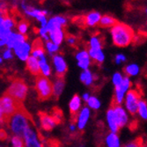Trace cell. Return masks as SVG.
<instances>
[{
    "mask_svg": "<svg viewBox=\"0 0 147 147\" xmlns=\"http://www.w3.org/2000/svg\"><path fill=\"white\" fill-rule=\"evenodd\" d=\"M30 121V115L22 106L14 114L9 117L7 124L13 136H18L22 138L25 130L31 126Z\"/></svg>",
    "mask_w": 147,
    "mask_h": 147,
    "instance_id": "6da1fadb",
    "label": "cell"
},
{
    "mask_svg": "<svg viewBox=\"0 0 147 147\" xmlns=\"http://www.w3.org/2000/svg\"><path fill=\"white\" fill-rule=\"evenodd\" d=\"M113 43L119 48L128 47L134 39V31L123 23H116L110 30Z\"/></svg>",
    "mask_w": 147,
    "mask_h": 147,
    "instance_id": "7a4b0ae2",
    "label": "cell"
},
{
    "mask_svg": "<svg viewBox=\"0 0 147 147\" xmlns=\"http://www.w3.org/2000/svg\"><path fill=\"white\" fill-rule=\"evenodd\" d=\"M28 92V87L22 79L13 80L7 89L6 94L19 102H23Z\"/></svg>",
    "mask_w": 147,
    "mask_h": 147,
    "instance_id": "3957f363",
    "label": "cell"
},
{
    "mask_svg": "<svg viewBox=\"0 0 147 147\" xmlns=\"http://www.w3.org/2000/svg\"><path fill=\"white\" fill-rule=\"evenodd\" d=\"M35 89L40 100H46L52 96V82L42 75L37 76L35 80Z\"/></svg>",
    "mask_w": 147,
    "mask_h": 147,
    "instance_id": "277c9868",
    "label": "cell"
},
{
    "mask_svg": "<svg viewBox=\"0 0 147 147\" xmlns=\"http://www.w3.org/2000/svg\"><path fill=\"white\" fill-rule=\"evenodd\" d=\"M23 106L22 102H19L13 100L7 94H5L0 98V109L3 111L7 120L11 115L14 114L20 108Z\"/></svg>",
    "mask_w": 147,
    "mask_h": 147,
    "instance_id": "5b68a950",
    "label": "cell"
},
{
    "mask_svg": "<svg viewBox=\"0 0 147 147\" xmlns=\"http://www.w3.org/2000/svg\"><path fill=\"white\" fill-rule=\"evenodd\" d=\"M141 100V94L136 89L129 90L124 97V106L125 110L129 112L131 115H135L138 111V102Z\"/></svg>",
    "mask_w": 147,
    "mask_h": 147,
    "instance_id": "8992f818",
    "label": "cell"
},
{
    "mask_svg": "<svg viewBox=\"0 0 147 147\" xmlns=\"http://www.w3.org/2000/svg\"><path fill=\"white\" fill-rule=\"evenodd\" d=\"M130 86H131L130 79L128 77H123L122 83L118 86L115 87V92L114 97V103L112 105H121L123 102L126 92L129 90Z\"/></svg>",
    "mask_w": 147,
    "mask_h": 147,
    "instance_id": "52a82bcc",
    "label": "cell"
},
{
    "mask_svg": "<svg viewBox=\"0 0 147 147\" xmlns=\"http://www.w3.org/2000/svg\"><path fill=\"white\" fill-rule=\"evenodd\" d=\"M22 138L25 147H44L38 137L37 132L31 126L25 130Z\"/></svg>",
    "mask_w": 147,
    "mask_h": 147,
    "instance_id": "ba28073f",
    "label": "cell"
},
{
    "mask_svg": "<svg viewBox=\"0 0 147 147\" xmlns=\"http://www.w3.org/2000/svg\"><path fill=\"white\" fill-rule=\"evenodd\" d=\"M22 9L24 10L26 14H28V16L36 19L40 23H41V28H43L47 25V14L48 11L46 10H40V9H35L32 8L30 6L26 5L25 3H22Z\"/></svg>",
    "mask_w": 147,
    "mask_h": 147,
    "instance_id": "9c48e42d",
    "label": "cell"
},
{
    "mask_svg": "<svg viewBox=\"0 0 147 147\" xmlns=\"http://www.w3.org/2000/svg\"><path fill=\"white\" fill-rule=\"evenodd\" d=\"M114 115L119 129L123 128L129 123V115L123 107L121 105H112Z\"/></svg>",
    "mask_w": 147,
    "mask_h": 147,
    "instance_id": "30bf717a",
    "label": "cell"
},
{
    "mask_svg": "<svg viewBox=\"0 0 147 147\" xmlns=\"http://www.w3.org/2000/svg\"><path fill=\"white\" fill-rule=\"evenodd\" d=\"M12 49H13V52H14V54L16 55V57L20 60L26 62L30 57L32 48H31V45L28 42H24L16 45Z\"/></svg>",
    "mask_w": 147,
    "mask_h": 147,
    "instance_id": "8fae6325",
    "label": "cell"
},
{
    "mask_svg": "<svg viewBox=\"0 0 147 147\" xmlns=\"http://www.w3.org/2000/svg\"><path fill=\"white\" fill-rule=\"evenodd\" d=\"M39 117L42 128L46 131H51L57 124H59L52 115L42 112L39 114Z\"/></svg>",
    "mask_w": 147,
    "mask_h": 147,
    "instance_id": "7c38bea8",
    "label": "cell"
},
{
    "mask_svg": "<svg viewBox=\"0 0 147 147\" xmlns=\"http://www.w3.org/2000/svg\"><path fill=\"white\" fill-rule=\"evenodd\" d=\"M53 64L56 70L57 77L63 78L66 71H67V63H66L64 58L61 55H55L53 56Z\"/></svg>",
    "mask_w": 147,
    "mask_h": 147,
    "instance_id": "4fadbf2b",
    "label": "cell"
},
{
    "mask_svg": "<svg viewBox=\"0 0 147 147\" xmlns=\"http://www.w3.org/2000/svg\"><path fill=\"white\" fill-rule=\"evenodd\" d=\"M90 109L87 108V107H84L83 109H81V110L79 111L77 119H76V122H77V128L79 130H83L88 121H89V118H90Z\"/></svg>",
    "mask_w": 147,
    "mask_h": 147,
    "instance_id": "5bb4252c",
    "label": "cell"
},
{
    "mask_svg": "<svg viewBox=\"0 0 147 147\" xmlns=\"http://www.w3.org/2000/svg\"><path fill=\"white\" fill-rule=\"evenodd\" d=\"M82 107V99L80 98L78 95H74L69 104V109H70V113H71V116L73 122H76L77 116L81 109Z\"/></svg>",
    "mask_w": 147,
    "mask_h": 147,
    "instance_id": "9a60e30c",
    "label": "cell"
},
{
    "mask_svg": "<svg viewBox=\"0 0 147 147\" xmlns=\"http://www.w3.org/2000/svg\"><path fill=\"white\" fill-rule=\"evenodd\" d=\"M66 23H67L66 18L63 16H54L47 21V25L45 26V28H47L48 32H50L52 30L62 28L64 25H66Z\"/></svg>",
    "mask_w": 147,
    "mask_h": 147,
    "instance_id": "2e32d148",
    "label": "cell"
},
{
    "mask_svg": "<svg viewBox=\"0 0 147 147\" xmlns=\"http://www.w3.org/2000/svg\"><path fill=\"white\" fill-rule=\"evenodd\" d=\"M76 59L79 68H81L83 71L89 70V67L91 65V58L86 50L78 51L76 55Z\"/></svg>",
    "mask_w": 147,
    "mask_h": 147,
    "instance_id": "e0dca14e",
    "label": "cell"
},
{
    "mask_svg": "<svg viewBox=\"0 0 147 147\" xmlns=\"http://www.w3.org/2000/svg\"><path fill=\"white\" fill-rule=\"evenodd\" d=\"M26 38L25 35L11 31L6 39V47H7V49H12L16 45H18L21 42H26Z\"/></svg>",
    "mask_w": 147,
    "mask_h": 147,
    "instance_id": "ac0fdd59",
    "label": "cell"
},
{
    "mask_svg": "<svg viewBox=\"0 0 147 147\" xmlns=\"http://www.w3.org/2000/svg\"><path fill=\"white\" fill-rule=\"evenodd\" d=\"M31 56L40 59L43 57H45V50H44V47L43 44L42 42V41L40 39H36L35 41L33 42V44L31 45Z\"/></svg>",
    "mask_w": 147,
    "mask_h": 147,
    "instance_id": "d6986e66",
    "label": "cell"
},
{
    "mask_svg": "<svg viewBox=\"0 0 147 147\" xmlns=\"http://www.w3.org/2000/svg\"><path fill=\"white\" fill-rule=\"evenodd\" d=\"M26 69L28 71L33 74L34 76H40L41 75V71H40V66H39V61L37 58L30 56L28 60L26 61Z\"/></svg>",
    "mask_w": 147,
    "mask_h": 147,
    "instance_id": "ffe728a7",
    "label": "cell"
},
{
    "mask_svg": "<svg viewBox=\"0 0 147 147\" xmlns=\"http://www.w3.org/2000/svg\"><path fill=\"white\" fill-rule=\"evenodd\" d=\"M64 88V78L57 77L52 83V95L58 98L63 91Z\"/></svg>",
    "mask_w": 147,
    "mask_h": 147,
    "instance_id": "44dd1931",
    "label": "cell"
},
{
    "mask_svg": "<svg viewBox=\"0 0 147 147\" xmlns=\"http://www.w3.org/2000/svg\"><path fill=\"white\" fill-rule=\"evenodd\" d=\"M107 123H108V126H109V129L110 132L116 133V134H117L120 129L117 126L112 107H110V108L108 109V111H107Z\"/></svg>",
    "mask_w": 147,
    "mask_h": 147,
    "instance_id": "7402d4cb",
    "label": "cell"
},
{
    "mask_svg": "<svg viewBox=\"0 0 147 147\" xmlns=\"http://www.w3.org/2000/svg\"><path fill=\"white\" fill-rule=\"evenodd\" d=\"M49 41L55 43L57 45H60L64 39V32L62 28L59 29H55L49 32Z\"/></svg>",
    "mask_w": 147,
    "mask_h": 147,
    "instance_id": "603a6c76",
    "label": "cell"
},
{
    "mask_svg": "<svg viewBox=\"0 0 147 147\" xmlns=\"http://www.w3.org/2000/svg\"><path fill=\"white\" fill-rule=\"evenodd\" d=\"M105 144L107 147H121V141L118 134L110 132L106 136Z\"/></svg>",
    "mask_w": 147,
    "mask_h": 147,
    "instance_id": "cb8c5ba5",
    "label": "cell"
},
{
    "mask_svg": "<svg viewBox=\"0 0 147 147\" xmlns=\"http://www.w3.org/2000/svg\"><path fill=\"white\" fill-rule=\"evenodd\" d=\"M101 18V14L98 11H92L86 17V24L89 26H94L99 24L100 20Z\"/></svg>",
    "mask_w": 147,
    "mask_h": 147,
    "instance_id": "d4e9b609",
    "label": "cell"
},
{
    "mask_svg": "<svg viewBox=\"0 0 147 147\" xmlns=\"http://www.w3.org/2000/svg\"><path fill=\"white\" fill-rule=\"evenodd\" d=\"M88 55L91 59L94 60L98 63H102L105 60V55L102 51V49H88Z\"/></svg>",
    "mask_w": 147,
    "mask_h": 147,
    "instance_id": "484cf974",
    "label": "cell"
},
{
    "mask_svg": "<svg viewBox=\"0 0 147 147\" xmlns=\"http://www.w3.org/2000/svg\"><path fill=\"white\" fill-rule=\"evenodd\" d=\"M39 61V66H40V71L42 73V76L48 78L51 75V67L48 63V61L45 57L38 59Z\"/></svg>",
    "mask_w": 147,
    "mask_h": 147,
    "instance_id": "4316f807",
    "label": "cell"
},
{
    "mask_svg": "<svg viewBox=\"0 0 147 147\" xmlns=\"http://www.w3.org/2000/svg\"><path fill=\"white\" fill-rule=\"evenodd\" d=\"M116 23H117L116 20L109 15L101 16L100 22H99L100 26H102V28H112V26L114 25H115Z\"/></svg>",
    "mask_w": 147,
    "mask_h": 147,
    "instance_id": "83f0119b",
    "label": "cell"
},
{
    "mask_svg": "<svg viewBox=\"0 0 147 147\" xmlns=\"http://www.w3.org/2000/svg\"><path fill=\"white\" fill-rule=\"evenodd\" d=\"M124 72L126 74V77H135L139 74L140 68L139 66L136 63H130L128 64L124 68Z\"/></svg>",
    "mask_w": 147,
    "mask_h": 147,
    "instance_id": "f1b7e54d",
    "label": "cell"
},
{
    "mask_svg": "<svg viewBox=\"0 0 147 147\" xmlns=\"http://www.w3.org/2000/svg\"><path fill=\"white\" fill-rule=\"evenodd\" d=\"M80 81L86 86H91L93 82V75L89 70H85L80 74Z\"/></svg>",
    "mask_w": 147,
    "mask_h": 147,
    "instance_id": "f546056e",
    "label": "cell"
},
{
    "mask_svg": "<svg viewBox=\"0 0 147 147\" xmlns=\"http://www.w3.org/2000/svg\"><path fill=\"white\" fill-rule=\"evenodd\" d=\"M137 113L139 115V116L142 119H144V120L147 119V104H146V101L144 100L141 99L139 100Z\"/></svg>",
    "mask_w": 147,
    "mask_h": 147,
    "instance_id": "4dcf8cb0",
    "label": "cell"
},
{
    "mask_svg": "<svg viewBox=\"0 0 147 147\" xmlns=\"http://www.w3.org/2000/svg\"><path fill=\"white\" fill-rule=\"evenodd\" d=\"M86 103L88 105L87 108L97 110L100 108V101L95 96H90Z\"/></svg>",
    "mask_w": 147,
    "mask_h": 147,
    "instance_id": "1f68e13d",
    "label": "cell"
},
{
    "mask_svg": "<svg viewBox=\"0 0 147 147\" xmlns=\"http://www.w3.org/2000/svg\"><path fill=\"white\" fill-rule=\"evenodd\" d=\"M89 49H101V41L98 36H92L89 41Z\"/></svg>",
    "mask_w": 147,
    "mask_h": 147,
    "instance_id": "d6a6232c",
    "label": "cell"
},
{
    "mask_svg": "<svg viewBox=\"0 0 147 147\" xmlns=\"http://www.w3.org/2000/svg\"><path fill=\"white\" fill-rule=\"evenodd\" d=\"M11 147H25L23 138L18 136H12L11 138Z\"/></svg>",
    "mask_w": 147,
    "mask_h": 147,
    "instance_id": "836d02e7",
    "label": "cell"
},
{
    "mask_svg": "<svg viewBox=\"0 0 147 147\" xmlns=\"http://www.w3.org/2000/svg\"><path fill=\"white\" fill-rule=\"evenodd\" d=\"M46 49L49 52V55H53V54H55L56 52L58 51L59 46L55 44V43H53L50 41H48V42H46Z\"/></svg>",
    "mask_w": 147,
    "mask_h": 147,
    "instance_id": "e575fe53",
    "label": "cell"
},
{
    "mask_svg": "<svg viewBox=\"0 0 147 147\" xmlns=\"http://www.w3.org/2000/svg\"><path fill=\"white\" fill-rule=\"evenodd\" d=\"M3 20H4V17L1 16L0 14V39H7L8 35L11 34V31L9 30H5L3 26Z\"/></svg>",
    "mask_w": 147,
    "mask_h": 147,
    "instance_id": "d590c367",
    "label": "cell"
},
{
    "mask_svg": "<svg viewBox=\"0 0 147 147\" xmlns=\"http://www.w3.org/2000/svg\"><path fill=\"white\" fill-rule=\"evenodd\" d=\"M28 28H29V25L28 23L25 21V20H22L19 23L18 25V31H19V34H23L25 35L26 33L28 31Z\"/></svg>",
    "mask_w": 147,
    "mask_h": 147,
    "instance_id": "8d00e7d4",
    "label": "cell"
},
{
    "mask_svg": "<svg viewBox=\"0 0 147 147\" xmlns=\"http://www.w3.org/2000/svg\"><path fill=\"white\" fill-rule=\"evenodd\" d=\"M15 26V23L13 21L12 19L11 18H4V20H3V26L5 30H9V31H11L12 28H14Z\"/></svg>",
    "mask_w": 147,
    "mask_h": 147,
    "instance_id": "74e56055",
    "label": "cell"
},
{
    "mask_svg": "<svg viewBox=\"0 0 147 147\" xmlns=\"http://www.w3.org/2000/svg\"><path fill=\"white\" fill-rule=\"evenodd\" d=\"M142 145H143V139L139 138L125 144L123 147H141Z\"/></svg>",
    "mask_w": 147,
    "mask_h": 147,
    "instance_id": "f35d334b",
    "label": "cell"
},
{
    "mask_svg": "<svg viewBox=\"0 0 147 147\" xmlns=\"http://www.w3.org/2000/svg\"><path fill=\"white\" fill-rule=\"evenodd\" d=\"M123 78V76L121 74V73H119V72H115L114 75H113V78H112V82L115 86V87L118 86L120 84L122 83V80Z\"/></svg>",
    "mask_w": 147,
    "mask_h": 147,
    "instance_id": "ab89813d",
    "label": "cell"
},
{
    "mask_svg": "<svg viewBox=\"0 0 147 147\" xmlns=\"http://www.w3.org/2000/svg\"><path fill=\"white\" fill-rule=\"evenodd\" d=\"M3 58L5 59V60H10V59H12L13 57V53H12V50L10 49H6L3 51Z\"/></svg>",
    "mask_w": 147,
    "mask_h": 147,
    "instance_id": "60d3db41",
    "label": "cell"
},
{
    "mask_svg": "<svg viewBox=\"0 0 147 147\" xmlns=\"http://www.w3.org/2000/svg\"><path fill=\"white\" fill-rule=\"evenodd\" d=\"M115 61L116 64H120V63H124L126 61V57L123 54H118L115 56Z\"/></svg>",
    "mask_w": 147,
    "mask_h": 147,
    "instance_id": "b9f144b4",
    "label": "cell"
},
{
    "mask_svg": "<svg viewBox=\"0 0 147 147\" xmlns=\"http://www.w3.org/2000/svg\"><path fill=\"white\" fill-rule=\"evenodd\" d=\"M7 121H8V120L5 117V114L3 113V111L1 109H0V124L3 125L5 123H7Z\"/></svg>",
    "mask_w": 147,
    "mask_h": 147,
    "instance_id": "7bdbcfd3",
    "label": "cell"
},
{
    "mask_svg": "<svg viewBox=\"0 0 147 147\" xmlns=\"http://www.w3.org/2000/svg\"><path fill=\"white\" fill-rule=\"evenodd\" d=\"M66 42H68V44L72 46L76 43V38L72 35H69V36H67V38H66Z\"/></svg>",
    "mask_w": 147,
    "mask_h": 147,
    "instance_id": "ee69618b",
    "label": "cell"
},
{
    "mask_svg": "<svg viewBox=\"0 0 147 147\" xmlns=\"http://www.w3.org/2000/svg\"><path fill=\"white\" fill-rule=\"evenodd\" d=\"M7 138V133L4 129H0V140H5Z\"/></svg>",
    "mask_w": 147,
    "mask_h": 147,
    "instance_id": "f6af8a7d",
    "label": "cell"
},
{
    "mask_svg": "<svg viewBox=\"0 0 147 147\" xmlns=\"http://www.w3.org/2000/svg\"><path fill=\"white\" fill-rule=\"evenodd\" d=\"M69 129H70L71 132H75L76 129H77V126L74 123H71L70 126H69Z\"/></svg>",
    "mask_w": 147,
    "mask_h": 147,
    "instance_id": "bcb514c9",
    "label": "cell"
},
{
    "mask_svg": "<svg viewBox=\"0 0 147 147\" xmlns=\"http://www.w3.org/2000/svg\"><path fill=\"white\" fill-rule=\"evenodd\" d=\"M6 46V39H0V48Z\"/></svg>",
    "mask_w": 147,
    "mask_h": 147,
    "instance_id": "7dc6e473",
    "label": "cell"
},
{
    "mask_svg": "<svg viewBox=\"0 0 147 147\" xmlns=\"http://www.w3.org/2000/svg\"><path fill=\"white\" fill-rule=\"evenodd\" d=\"M6 9V4L4 2H0V11H5Z\"/></svg>",
    "mask_w": 147,
    "mask_h": 147,
    "instance_id": "c3c4849f",
    "label": "cell"
},
{
    "mask_svg": "<svg viewBox=\"0 0 147 147\" xmlns=\"http://www.w3.org/2000/svg\"><path fill=\"white\" fill-rule=\"evenodd\" d=\"M89 97H90V94L89 93H84L83 94V96H82V99H83V100L85 101V102H86L87 100H88V99H89Z\"/></svg>",
    "mask_w": 147,
    "mask_h": 147,
    "instance_id": "681fc988",
    "label": "cell"
},
{
    "mask_svg": "<svg viewBox=\"0 0 147 147\" xmlns=\"http://www.w3.org/2000/svg\"><path fill=\"white\" fill-rule=\"evenodd\" d=\"M2 61H3V60H2V57H0V63H2Z\"/></svg>",
    "mask_w": 147,
    "mask_h": 147,
    "instance_id": "f907efd6",
    "label": "cell"
},
{
    "mask_svg": "<svg viewBox=\"0 0 147 147\" xmlns=\"http://www.w3.org/2000/svg\"><path fill=\"white\" fill-rule=\"evenodd\" d=\"M141 147H147V146H146V144H143V145H142Z\"/></svg>",
    "mask_w": 147,
    "mask_h": 147,
    "instance_id": "816d5d0a",
    "label": "cell"
}]
</instances>
